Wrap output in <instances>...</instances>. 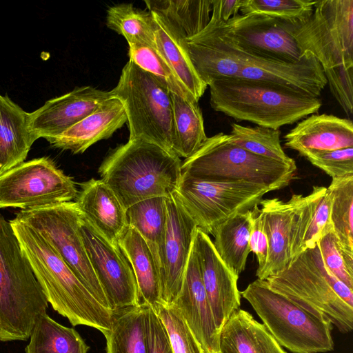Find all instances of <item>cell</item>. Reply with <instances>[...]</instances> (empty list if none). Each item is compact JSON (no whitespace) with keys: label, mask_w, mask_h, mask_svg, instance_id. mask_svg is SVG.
Wrapping results in <instances>:
<instances>
[{"label":"cell","mask_w":353,"mask_h":353,"mask_svg":"<svg viewBox=\"0 0 353 353\" xmlns=\"http://www.w3.org/2000/svg\"><path fill=\"white\" fill-rule=\"evenodd\" d=\"M22 252L54 310L73 326L111 329L114 311L103 307L40 234L13 219L10 221Z\"/></svg>","instance_id":"obj_1"},{"label":"cell","mask_w":353,"mask_h":353,"mask_svg":"<svg viewBox=\"0 0 353 353\" xmlns=\"http://www.w3.org/2000/svg\"><path fill=\"white\" fill-rule=\"evenodd\" d=\"M284 296L319 320L343 334L353 328V290L326 266L318 244L296 255L282 271L265 280Z\"/></svg>","instance_id":"obj_2"},{"label":"cell","mask_w":353,"mask_h":353,"mask_svg":"<svg viewBox=\"0 0 353 353\" xmlns=\"http://www.w3.org/2000/svg\"><path fill=\"white\" fill-rule=\"evenodd\" d=\"M208 86L210 103L215 111L273 129L315 114L322 105L319 97L266 81L229 77Z\"/></svg>","instance_id":"obj_3"},{"label":"cell","mask_w":353,"mask_h":353,"mask_svg":"<svg viewBox=\"0 0 353 353\" xmlns=\"http://www.w3.org/2000/svg\"><path fill=\"white\" fill-rule=\"evenodd\" d=\"M181 163L177 155L155 144L128 140L109 153L98 172L127 209L143 200L176 192Z\"/></svg>","instance_id":"obj_4"},{"label":"cell","mask_w":353,"mask_h":353,"mask_svg":"<svg viewBox=\"0 0 353 353\" xmlns=\"http://www.w3.org/2000/svg\"><path fill=\"white\" fill-rule=\"evenodd\" d=\"M48 307L10 221L0 214V341H26Z\"/></svg>","instance_id":"obj_5"},{"label":"cell","mask_w":353,"mask_h":353,"mask_svg":"<svg viewBox=\"0 0 353 353\" xmlns=\"http://www.w3.org/2000/svg\"><path fill=\"white\" fill-rule=\"evenodd\" d=\"M296 164H288L252 154L232 143L219 132L205 141L181 163V172L206 181H248L272 191L282 189L294 179Z\"/></svg>","instance_id":"obj_6"},{"label":"cell","mask_w":353,"mask_h":353,"mask_svg":"<svg viewBox=\"0 0 353 353\" xmlns=\"http://www.w3.org/2000/svg\"><path fill=\"white\" fill-rule=\"evenodd\" d=\"M110 92L124 106L129 140L149 142L174 154L170 91L160 80L129 59Z\"/></svg>","instance_id":"obj_7"},{"label":"cell","mask_w":353,"mask_h":353,"mask_svg":"<svg viewBox=\"0 0 353 353\" xmlns=\"http://www.w3.org/2000/svg\"><path fill=\"white\" fill-rule=\"evenodd\" d=\"M276 341L293 353L334 350L333 325L322 321L257 279L242 292Z\"/></svg>","instance_id":"obj_8"},{"label":"cell","mask_w":353,"mask_h":353,"mask_svg":"<svg viewBox=\"0 0 353 353\" xmlns=\"http://www.w3.org/2000/svg\"><path fill=\"white\" fill-rule=\"evenodd\" d=\"M285 23L300 50L311 52L323 70L353 68V0L315 1L307 19Z\"/></svg>","instance_id":"obj_9"},{"label":"cell","mask_w":353,"mask_h":353,"mask_svg":"<svg viewBox=\"0 0 353 353\" xmlns=\"http://www.w3.org/2000/svg\"><path fill=\"white\" fill-rule=\"evenodd\" d=\"M14 218L45 238L99 303L112 310L86 253L76 202L21 210Z\"/></svg>","instance_id":"obj_10"},{"label":"cell","mask_w":353,"mask_h":353,"mask_svg":"<svg viewBox=\"0 0 353 353\" xmlns=\"http://www.w3.org/2000/svg\"><path fill=\"white\" fill-rule=\"evenodd\" d=\"M271 191L248 181H206L182 173L176 194L197 228L209 234L233 214L258 205Z\"/></svg>","instance_id":"obj_11"},{"label":"cell","mask_w":353,"mask_h":353,"mask_svg":"<svg viewBox=\"0 0 353 353\" xmlns=\"http://www.w3.org/2000/svg\"><path fill=\"white\" fill-rule=\"evenodd\" d=\"M74 181L48 157L23 161L0 174V208L21 210L72 201Z\"/></svg>","instance_id":"obj_12"},{"label":"cell","mask_w":353,"mask_h":353,"mask_svg":"<svg viewBox=\"0 0 353 353\" xmlns=\"http://www.w3.org/2000/svg\"><path fill=\"white\" fill-rule=\"evenodd\" d=\"M221 37L245 55L296 62L303 53L285 21L261 14H236L226 22L212 12L210 21Z\"/></svg>","instance_id":"obj_13"},{"label":"cell","mask_w":353,"mask_h":353,"mask_svg":"<svg viewBox=\"0 0 353 353\" xmlns=\"http://www.w3.org/2000/svg\"><path fill=\"white\" fill-rule=\"evenodd\" d=\"M80 230L90 263L110 309L139 305L135 276L119 246L110 243L82 214Z\"/></svg>","instance_id":"obj_14"},{"label":"cell","mask_w":353,"mask_h":353,"mask_svg":"<svg viewBox=\"0 0 353 353\" xmlns=\"http://www.w3.org/2000/svg\"><path fill=\"white\" fill-rule=\"evenodd\" d=\"M167 222L160 271L163 303L172 305L181 290L197 228L176 192L166 197Z\"/></svg>","instance_id":"obj_15"},{"label":"cell","mask_w":353,"mask_h":353,"mask_svg":"<svg viewBox=\"0 0 353 353\" xmlns=\"http://www.w3.org/2000/svg\"><path fill=\"white\" fill-rule=\"evenodd\" d=\"M193 247L201 279L217 329L221 328L241 305L235 274L221 259L208 234L196 228Z\"/></svg>","instance_id":"obj_16"},{"label":"cell","mask_w":353,"mask_h":353,"mask_svg":"<svg viewBox=\"0 0 353 353\" xmlns=\"http://www.w3.org/2000/svg\"><path fill=\"white\" fill-rule=\"evenodd\" d=\"M111 97L110 91L92 86L76 88L48 100L39 109L29 113L30 131L36 140L43 138L49 141L88 117Z\"/></svg>","instance_id":"obj_17"},{"label":"cell","mask_w":353,"mask_h":353,"mask_svg":"<svg viewBox=\"0 0 353 353\" xmlns=\"http://www.w3.org/2000/svg\"><path fill=\"white\" fill-rule=\"evenodd\" d=\"M303 200L302 194H293L288 201L273 198L262 199L259 203L268 240V256L265 266L256 272L259 279L265 280L282 271L292 261L298 217Z\"/></svg>","instance_id":"obj_18"},{"label":"cell","mask_w":353,"mask_h":353,"mask_svg":"<svg viewBox=\"0 0 353 353\" xmlns=\"http://www.w3.org/2000/svg\"><path fill=\"white\" fill-rule=\"evenodd\" d=\"M241 54L243 63L238 77L278 84L319 98L327 84L323 68L308 51L304 52L296 62H282Z\"/></svg>","instance_id":"obj_19"},{"label":"cell","mask_w":353,"mask_h":353,"mask_svg":"<svg viewBox=\"0 0 353 353\" xmlns=\"http://www.w3.org/2000/svg\"><path fill=\"white\" fill-rule=\"evenodd\" d=\"M173 305L180 312L204 353H220L216 327L192 245L182 286Z\"/></svg>","instance_id":"obj_20"},{"label":"cell","mask_w":353,"mask_h":353,"mask_svg":"<svg viewBox=\"0 0 353 353\" xmlns=\"http://www.w3.org/2000/svg\"><path fill=\"white\" fill-rule=\"evenodd\" d=\"M187 46L195 70L208 86L219 79L239 77L243 54L221 37L211 22L187 40Z\"/></svg>","instance_id":"obj_21"},{"label":"cell","mask_w":353,"mask_h":353,"mask_svg":"<svg viewBox=\"0 0 353 353\" xmlns=\"http://www.w3.org/2000/svg\"><path fill=\"white\" fill-rule=\"evenodd\" d=\"M285 147L305 157L322 151L353 147L352 120L332 114H312L284 136Z\"/></svg>","instance_id":"obj_22"},{"label":"cell","mask_w":353,"mask_h":353,"mask_svg":"<svg viewBox=\"0 0 353 353\" xmlns=\"http://www.w3.org/2000/svg\"><path fill=\"white\" fill-rule=\"evenodd\" d=\"M75 201L82 215L114 245L126 228L125 208L101 179L83 182Z\"/></svg>","instance_id":"obj_23"},{"label":"cell","mask_w":353,"mask_h":353,"mask_svg":"<svg viewBox=\"0 0 353 353\" xmlns=\"http://www.w3.org/2000/svg\"><path fill=\"white\" fill-rule=\"evenodd\" d=\"M126 122L123 103L111 97L88 117L48 141L55 148L81 154L97 141L110 138Z\"/></svg>","instance_id":"obj_24"},{"label":"cell","mask_w":353,"mask_h":353,"mask_svg":"<svg viewBox=\"0 0 353 353\" xmlns=\"http://www.w3.org/2000/svg\"><path fill=\"white\" fill-rule=\"evenodd\" d=\"M152 17L154 47L176 77L199 101L208 85L201 80L191 61L187 40L163 17L150 12Z\"/></svg>","instance_id":"obj_25"},{"label":"cell","mask_w":353,"mask_h":353,"mask_svg":"<svg viewBox=\"0 0 353 353\" xmlns=\"http://www.w3.org/2000/svg\"><path fill=\"white\" fill-rule=\"evenodd\" d=\"M219 346L220 353H287L263 323L242 309L221 328Z\"/></svg>","instance_id":"obj_26"},{"label":"cell","mask_w":353,"mask_h":353,"mask_svg":"<svg viewBox=\"0 0 353 353\" xmlns=\"http://www.w3.org/2000/svg\"><path fill=\"white\" fill-rule=\"evenodd\" d=\"M28 114L8 96L0 95L1 174L25 161L36 141L29 129Z\"/></svg>","instance_id":"obj_27"},{"label":"cell","mask_w":353,"mask_h":353,"mask_svg":"<svg viewBox=\"0 0 353 353\" xmlns=\"http://www.w3.org/2000/svg\"><path fill=\"white\" fill-rule=\"evenodd\" d=\"M258 205L237 212L216 225L212 230L214 247L223 263L237 276L245 270L251 252L250 236Z\"/></svg>","instance_id":"obj_28"},{"label":"cell","mask_w":353,"mask_h":353,"mask_svg":"<svg viewBox=\"0 0 353 353\" xmlns=\"http://www.w3.org/2000/svg\"><path fill=\"white\" fill-rule=\"evenodd\" d=\"M118 245L134 272L139 292V304L155 307L162 303L159 271L147 243L133 228L127 225Z\"/></svg>","instance_id":"obj_29"},{"label":"cell","mask_w":353,"mask_h":353,"mask_svg":"<svg viewBox=\"0 0 353 353\" xmlns=\"http://www.w3.org/2000/svg\"><path fill=\"white\" fill-rule=\"evenodd\" d=\"M107 353H147V304L114 310Z\"/></svg>","instance_id":"obj_30"},{"label":"cell","mask_w":353,"mask_h":353,"mask_svg":"<svg viewBox=\"0 0 353 353\" xmlns=\"http://www.w3.org/2000/svg\"><path fill=\"white\" fill-rule=\"evenodd\" d=\"M166 197L149 198L125 210L128 225L135 229L147 243L157 265L159 276L167 222Z\"/></svg>","instance_id":"obj_31"},{"label":"cell","mask_w":353,"mask_h":353,"mask_svg":"<svg viewBox=\"0 0 353 353\" xmlns=\"http://www.w3.org/2000/svg\"><path fill=\"white\" fill-rule=\"evenodd\" d=\"M145 3L149 12L163 17L185 40L208 26L212 11L210 0H147Z\"/></svg>","instance_id":"obj_32"},{"label":"cell","mask_w":353,"mask_h":353,"mask_svg":"<svg viewBox=\"0 0 353 353\" xmlns=\"http://www.w3.org/2000/svg\"><path fill=\"white\" fill-rule=\"evenodd\" d=\"M174 122V152L179 158H189L208 139L202 112L198 101L170 92Z\"/></svg>","instance_id":"obj_33"},{"label":"cell","mask_w":353,"mask_h":353,"mask_svg":"<svg viewBox=\"0 0 353 353\" xmlns=\"http://www.w3.org/2000/svg\"><path fill=\"white\" fill-rule=\"evenodd\" d=\"M26 353H88L89 346L72 327L61 325L46 312L35 321Z\"/></svg>","instance_id":"obj_34"},{"label":"cell","mask_w":353,"mask_h":353,"mask_svg":"<svg viewBox=\"0 0 353 353\" xmlns=\"http://www.w3.org/2000/svg\"><path fill=\"white\" fill-rule=\"evenodd\" d=\"M230 141L256 155L288 164H296L288 157L281 144V131L263 126H243L238 123L231 125Z\"/></svg>","instance_id":"obj_35"},{"label":"cell","mask_w":353,"mask_h":353,"mask_svg":"<svg viewBox=\"0 0 353 353\" xmlns=\"http://www.w3.org/2000/svg\"><path fill=\"white\" fill-rule=\"evenodd\" d=\"M108 28L122 35L128 45L154 46L152 14L135 9L131 3H121L107 10Z\"/></svg>","instance_id":"obj_36"},{"label":"cell","mask_w":353,"mask_h":353,"mask_svg":"<svg viewBox=\"0 0 353 353\" xmlns=\"http://www.w3.org/2000/svg\"><path fill=\"white\" fill-rule=\"evenodd\" d=\"M331 221L342 249L353 256V175L332 179Z\"/></svg>","instance_id":"obj_37"},{"label":"cell","mask_w":353,"mask_h":353,"mask_svg":"<svg viewBox=\"0 0 353 353\" xmlns=\"http://www.w3.org/2000/svg\"><path fill=\"white\" fill-rule=\"evenodd\" d=\"M130 60L160 80L171 92L189 100H195L176 77L154 46L129 45Z\"/></svg>","instance_id":"obj_38"},{"label":"cell","mask_w":353,"mask_h":353,"mask_svg":"<svg viewBox=\"0 0 353 353\" xmlns=\"http://www.w3.org/2000/svg\"><path fill=\"white\" fill-rule=\"evenodd\" d=\"M312 0H243L242 14L255 13L279 20L296 23L305 20L312 12Z\"/></svg>","instance_id":"obj_39"},{"label":"cell","mask_w":353,"mask_h":353,"mask_svg":"<svg viewBox=\"0 0 353 353\" xmlns=\"http://www.w3.org/2000/svg\"><path fill=\"white\" fill-rule=\"evenodd\" d=\"M153 308L167 330L174 353H204L180 312L173 304L162 303Z\"/></svg>","instance_id":"obj_40"},{"label":"cell","mask_w":353,"mask_h":353,"mask_svg":"<svg viewBox=\"0 0 353 353\" xmlns=\"http://www.w3.org/2000/svg\"><path fill=\"white\" fill-rule=\"evenodd\" d=\"M317 244L327 268L353 290V256L342 249L334 232H330L323 236Z\"/></svg>","instance_id":"obj_41"},{"label":"cell","mask_w":353,"mask_h":353,"mask_svg":"<svg viewBox=\"0 0 353 353\" xmlns=\"http://www.w3.org/2000/svg\"><path fill=\"white\" fill-rule=\"evenodd\" d=\"M305 158L332 179L353 175V147L312 152Z\"/></svg>","instance_id":"obj_42"},{"label":"cell","mask_w":353,"mask_h":353,"mask_svg":"<svg viewBox=\"0 0 353 353\" xmlns=\"http://www.w3.org/2000/svg\"><path fill=\"white\" fill-rule=\"evenodd\" d=\"M333 195L327 188L325 193L320 199L312 219L304 236L301 252L315 247L319 240L330 232L334 231L331 221V208Z\"/></svg>","instance_id":"obj_43"},{"label":"cell","mask_w":353,"mask_h":353,"mask_svg":"<svg viewBox=\"0 0 353 353\" xmlns=\"http://www.w3.org/2000/svg\"><path fill=\"white\" fill-rule=\"evenodd\" d=\"M330 92L348 117L353 113V68L323 70Z\"/></svg>","instance_id":"obj_44"},{"label":"cell","mask_w":353,"mask_h":353,"mask_svg":"<svg viewBox=\"0 0 353 353\" xmlns=\"http://www.w3.org/2000/svg\"><path fill=\"white\" fill-rule=\"evenodd\" d=\"M147 353H174L162 321L149 305H147Z\"/></svg>","instance_id":"obj_45"},{"label":"cell","mask_w":353,"mask_h":353,"mask_svg":"<svg viewBox=\"0 0 353 353\" xmlns=\"http://www.w3.org/2000/svg\"><path fill=\"white\" fill-rule=\"evenodd\" d=\"M250 250L256 257L259 272L265 266L268 256V240L264 228L263 214L261 209L254 217L250 236Z\"/></svg>","instance_id":"obj_46"},{"label":"cell","mask_w":353,"mask_h":353,"mask_svg":"<svg viewBox=\"0 0 353 353\" xmlns=\"http://www.w3.org/2000/svg\"><path fill=\"white\" fill-rule=\"evenodd\" d=\"M243 0H212V12L222 22L239 14Z\"/></svg>","instance_id":"obj_47"},{"label":"cell","mask_w":353,"mask_h":353,"mask_svg":"<svg viewBox=\"0 0 353 353\" xmlns=\"http://www.w3.org/2000/svg\"><path fill=\"white\" fill-rule=\"evenodd\" d=\"M0 174H1V170H0Z\"/></svg>","instance_id":"obj_48"}]
</instances>
